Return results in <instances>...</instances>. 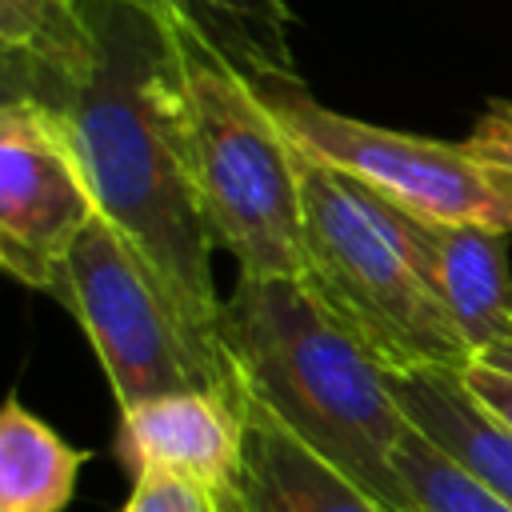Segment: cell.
Instances as JSON below:
<instances>
[{"label": "cell", "mask_w": 512, "mask_h": 512, "mask_svg": "<svg viewBox=\"0 0 512 512\" xmlns=\"http://www.w3.org/2000/svg\"><path fill=\"white\" fill-rule=\"evenodd\" d=\"M80 4L96 36V64L44 108L64 120L100 216L152 264L200 344L232 364L220 344L216 236L192 160L180 16L140 0Z\"/></svg>", "instance_id": "6da1fadb"}, {"label": "cell", "mask_w": 512, "mask_h": 512, "mask_svg": "<svg viewBox=\"0 0 512 512\" xmlns=\"http://www.w3.org/2000/svg\"><path fill=\"white\" fill-rule=\"evenodd\" d=\"M220 344L248 400L360 488L416 512L396 472L416 424L392 372L300 280H240L220 308Z\"/></svg>", "instance_id": "7a4b0ae2"}, {"label": "cell", "mask_w": 512, "mask_h": 512, "mask_svg": "<svg viewBox=\"0 0 512 512\" xmlns=\"http://www.w3.org/2000/svg\"><path fill=\"white\" fill-rule=\"evenodd\" d=\"M304 288L388 372L472 364L400 228V204L300 152Z\"/></svg>", "instance_id": "3957f363"}, {"label": "cell", "mask_w": 512, "mask_h": 512, "mask_svg": "<svg viewBox=\"0 0 512 512\" xmlns=\"http://www.w3.org/2000/svg\"><path fill=\"white\" fill-rule=\"evenodd\" d=\"M180 64L192 116V160L216 248L240 280H304L300 148L252 76L180 20Z\"/></svg>", "instance_id": "277c9868"}, {"label": "cell", "mask_w": 512, "mask_h": 512, "mask_svg": "<svg viewBox=\"0 0 512 512\" xmlns=\"http://www.w3.org/2000/svg\"><path fill=\"white\" fill-rule=\"evenodd\" d=\"M52 296L84 328L116 408L168 392L244 400L236 368L200 344L164 280L104 216L76 240Z\"/></svg>", "instance_id": "5b68a950"}, {"label": "cell", "mask_w": 512, "mask_h": 512, "mask_svg": "<svg viewBox=\"0 0 512 512\" xmlns=\"http://www.w3.org/2000/svg\"><path fill=\"white\" fill-rule=\"evenodd\" d=\"M252 84L304 156L348 172L408 212L512 232V216L492 184V168L468 144H444L324 108L296 80V72L252 76Z\"/></svg>", "instance_id": "8992f818"}, {"label": "cell", "mask_w": 512, "mask_h": 512, "mask_svg": "<svg viewBox=\"0 0 512 512\" xmlns=\"http://www.w3.org/2000/svg\"><path fill=\"white\" fill-rule=\"evenodd\" d=\"M100 220L64 120L28 100L0 104V264L24 288H56L76 240Z\"/></svg>", "instance_id": "52a82bcc"}, {"label": "cell", "mask_w": 512, "mask_h": 512, "mask_svg": "<svg viewBox=\"0 0 512 512\" xmlns=\"http://www.w3.org/2000/svg\"><path fill=\"white\" fill-rule=\"evenodd\" d=\"M400 228L472 360L512 340L508 232L472 220H436L408 208H400Z\"/></svg>", "instance_id": "ba28073f"}, {"label": "cell", "mask_w": 512, "mask_h": 512, "mask_svg": "<svg viewBox=\"0 0 512 512\" xmlns=\"http://www.w3.org/2000/svg\"><path fill=\"white\" fill-rule=\"evenodd\" d=\"M120 456L136 472H176L232 500L244 464V400L220 392H168L120 408Z\"/></svg>", "instance_id": "9c48e42d"}, {"label": "cell", "mask_w": 512, "mask_h": 512, "mask_svg": "<svg viewBox=\"0 0 512 512\" xmlns=\"http://www.w3.org/2000/svg\"><path fill=\"white\" fill-rule=\"evenodd\" d=\"M224 512H396L244 396V464Z\"/></svg>", "instance_id": "30bf717a"}, {"label": "cell", "mask_w": 512, "mask_h": 512, "mask_svg": "<svg viewBox=\"0 0 512 512\" xmlns=\"http://www.w3.org/2000/svg\"><path fill=\"white\" fill-rule=\"evenodd\" d=\"M392 392L408 420L476 480L512 504V428L464 384L456 368L392 372Z\"/></svg>", "instance_id": "8fae6325"}, {"label": "cell", "mask_w": 512, "mask_h": 512, "mask_svg": "<svg viewBox=\"0 0 512 512\" xmlns=\"http://www.w3.org/2000/svg\"><path fill=\"white\" fill-rule=\"evenodd\" d=\"M4 96L52 100L96 64V36L80 0H0Z\"/></svg>", "instance_id": "7c38bea8"}, {"label": "cell", "mask_w": 512, "mask_h": 512, "mask_svg": "<svg viewBox=\"0 0 512 512\" xmlns=\"http://www.w3.org/2000/svg\"><path fill=\"white\" fill-rule=\"evenodd\" d=\"M88 452L28 412L16 396L0 408V512H64Z\"/></svg>", "instance_id": "4fadbf2b"}, {"label": "cell", "mask_w": 512, "mask_h": 512, "mask_svg": "<svg viewBox=\"0 0 512 512\" xmlns=\"http://www.w3.org/2000/svg\"><path fill=\"white\" fill-rule=\"evenodd\" d=\"M204 32L248 76L292 72V8L284 0H140Z\"/></svg>", "instance_id": "5bb4252c"}, {"label": "cell", "mask_w": 512, "mask_h": 512, "mask_svg": "<svg viewBox=\"0 0 512 512\" xmlns=\"http://www.w3.org/2000/svg\"><path fill=\"white\" fill-rule=\"evenodd\" d=\"M396 472L416 504V512H512V504L476 480L464 464L440 452L420 428L400 444Z\"/></svg>", "instance_id": "9a60e30c"}, {"label": "cell", "mask_w": 512, "mask_h": 512, "mask_svg": "<svg viewBox=\"0 0 512 512\" xmlns=\"http://www.w3.org/2000/svg\"><path fill=\"white\" fill-rule=\"evenodd\" d=\"M120 512H224V504L196 480L176 472H136Z\"/></svg>", "instance_id": "2e32d148"}, {"label": "cell", "mask_w": 512, "mask_h": 512, "mask_svg": "<svg viewBox=\"0 0 512 512\" xmlns=\"http://www.w3.org/2000/svg\"><path fill=\"white\" fill-rule=\"evenodd\" d=\"M484 164H500V168H512V100H492L472 136L464 140Z\"/></svg>", "instance_id": "e0dca14e"}, {"label": "cell", "mask_w": 512, "mask_h": 512, "mask_svg": "<svg viewBox=\"0 0 512 512\" xmlns=\"http://www.w3.org/2000/svg\"><path fill=\"white\" fill-rule=\"evenodd\" d=\"M464 384L476 392V400H484L512 428V376L508 372H496L488 364H468L464 368Z\"/></svg>", "instance_id": "ac0fdd59"}, {"label": "cell", "mask_w": 512, "mask_h": 512, "mask_svg": "<svg viewBox=\"0 0 512 512\" xmlns=\"http://www.w3.org/2000/svg\"><path fill=\"white\" fill-rule=\"evenodd\" d=\"M472 364H488V368H496V372H508V376H512V340H504V344L488 348V352H484V356H476Z\"/></svg>", "instance_id": "d6986e66"}, {"label": "cell", "mask_w": 512, "mask_h": 512, "mask_svg": "<svg viewBox=\"0 0 512 512\" xmlns=\"http://www.w3.org/2000/svg\"><path fill=\"white\" fill-rule=\"evenodd\" d=\"M488 168H492V184H496V192H500V200L512 216V168H500V164H488Z\"/></svg>", "instance_id": "ffe728a7"}]
</instances>
